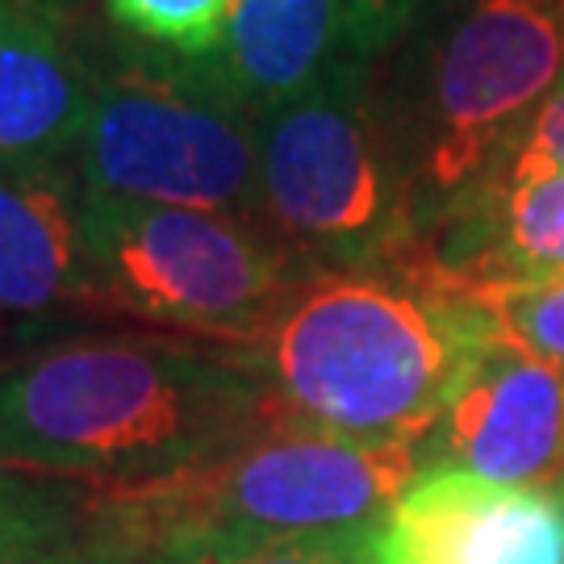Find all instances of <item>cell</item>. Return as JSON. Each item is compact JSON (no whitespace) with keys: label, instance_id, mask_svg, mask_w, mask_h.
Returning a JSON list of instances; mask_svg holds the SVG:
<instances>
[{"label":"cell","instance_id":"4","mask_svg":"<svg viewBox=\"0 0 564 564\" xmlns=\"http://www.w3.org/2000/svg\"><path fill=\"white\" fill-rule=\"evenodd\" d=\"M384 80L410 181L414 230L460 202L519 142L564 80L561 0H444Z\"/></svg>","mask_w":564,"mask_h":564},{"label":"cell","instance_id":"12","mask_svg":"<svg viewBox=\"0 0 564 564\" xmlns=\"http://www.w3.org/2000/svg\"><path fill=\"white\" fill-rule=\"evenodd\" d=\"M356 59L347 0H239L223 46L197 63L230 101L260 118Z\"/></svg>","mask_w":564,"mask_h":564},{"label":"cell","instance_id":"10","mask_svg":"<svg viewBox=\"0 0 564 564\" xmlns=\"http://www.w3.org/2000/svg\"><path fill=\"white\" fill-rule=\"evenodd\" d=\"M101 59L55 0H0V163H72Z\"/></svg>","mask_w":564,"mask_h":564},{"label":"cell","instance_id":"2","mask_svg":"<svg viewBox=\"0 0 564 564\" xmlns=\"http://www.w3.org/2000/svg\"><path fill=\"white\" fill-rule=\"evenodd\" d=\"M281 410L235 351L76 339L0 372V464L101 489L193 473Z\"/></svg>","mask_w":564,"mask_h":564},{"label":"cell","instance_id":"7","mask_svg":"<svg viewBox=\"0 0 564 564\" xmlns=\"http://www.w3.org/2000/svg\"><path fill=\"white\" fill-rule=\"evenodd\" d=\"M84 230L97 305L205 339H256L314 276L263 223L223 209L88 197Z\"/></svg>","mask_w":564,"mask_h":564},{"label":"cell","instance_id":"18","mask_svg":"<svg viewBox=\"0 0 564 564\" xmlns=\"http://www.w3.org/2000/svg\"><path fill=\"white\" fill-rule=\"evenodd\" d=\"M494 172L506 181H531V176L564 172V80L547 93V101L535 109V118L527 121L519 142L510 147V155Z\"/></svg>","mask_w":564,"mask_h":564},{"label":"cell","instance_id":"3","mask_svg":"<svg viewBox=\"0 0 564 564\" xmlns=\"http://www.w3.org/2000/svg\"><path fill=\"white\" fill-rule=\"evenodd\" d=\"M419 473L414 444H364L276 414L260 435L193 473L97 489L84 531L147 561L197 547L364 535Z\"/></svg>","mask_w":564,"mask_h":564},{"label":"cell","instance_id":"15","mask_svg":"<svg viewBox=\"0 0 564 564\" xmlns=\"http://www.w3.org/2000/svg\"><path fill=\"white\" fill-rule=\"evenodd\" d=\"M477 302L489 310L494 326L510 343L540 360L564 368V276L540 284H510L481 293Z\"/></svg>","mask_w":564,"mask_h":564},{"label":"cell","instance_id":"19","mask_svg":"<svg viewBox=\"0 0 564 564\" xmlns=\"http://www.w3.org/2000/svg\"><path fill=\"white\" fill-rule=\"evenodd\" d=\"M25 564H151V561L130 556V552H121V547L105 544L97 535L80 531L72 544L55 547V552H46V556H34V561H25Z\"/></svg>","mask_w":564,"mask_h":564},{"label":"cell","instance_id":"16","mask_svg":"<svg viewBox=\"0 0 564 564\" xmlns=\"http://www.w3.org/2000/svg\"><path fill=\"white\" fill-rule=\"evenodd\" d=\"M368 540H372V531H364V535L276 540V544L251 547H197V552L155 556L151 564H368Z\"/></svg>","mask_w":564,"mask_h":564},{"label":"cell","instance_id":"6","mask_svg":"<svg viewBox=\"0 0 564 564\" xmlns=\"http://www.w3.org/2000/svg\"><path fill=\"white\" fill-rule=\"evenodd\" d=\"M72 163L88 197L223 209L260 223L256 113L230 101L197 59L130 46L101 63Z\"/></svg>","mask_w":564,"mask_h":564},{"label":"cell","instance_id":"8","mask_svg":"<svg viewBox=\"0 0 564 564\" xmlns=\"http://www.w3.org/2000/svg\"><path fill=\"white\" fill-rule=\"evenodd\" d=\"M419 456L423 468H464L498 485L561 489L564 368L494 330L468 360Z\"/></svg>","mask_w":564,"mask_h":564},{"label":"cell","instance_id":"21","mask_svg":"<svg viewBox=\"0 0 564 564\" xmlns=\"http://www.w3.org/2000/svg\"><path fill=\"white\" fill-rule=\"evenodd\" d=\"M561 13H564V0H561Z\"/></svg>","mask_w":564,"mask_h":564},{"label":"cell","instance_id":"11","mask_svg":"<svg viewBox=\"0 0 564 564\" xmlns=\"http://www.w3.org/2000/svg\"><path fill=\"white\" fill-rule=\"evenodd\" d=\"M76 163H0V318L97 302Z\"/></svg>","mask_w":564,"mask_h":564},{"label":"cell","instance_id":"17","mask_svg":"<svg viewBox=\"0 0 564 564\" xmlns=\"http://www.w3.org/2000/svg\"><path fill=\"white\" fill-rule=\"evenodd\" d=\"M440 4L444 0H347L360 59L381 63L384 55H393Z\"/></svg>","mask_w":564,"mask_h":564},{"label":"cell","instance_id":"14","mask_svg":"<svg viewBox=\"0 0 564 564\" xmlns=\"http://www.w3.org/2000/svg\"><path fill=\"white\" fill-rule=\"evenodd\" d=\"M239 0H105L121 34L176 59H205L223 46Z\"/></svg>","mask_w":564,"mask_h":564},{"label":"cell","instance_id":"20","mask_svg":"<svg viewBox=\"0 0 564 564\" xmlns=\"http://www.w3.org/2000/svg\"><path fill=\"white\" fill-rule=\"evenodd\" d=\"M561 498H564V481H561Z\"/></svg>","mask_w":564,"mask_h":564},{"label":"cell","instance_id":"1","mask_svg":"<svg viewBox=\"0 0 564 564\" xmlns=\"http://www.w3.org/2000/svg\"><path fill=\"white\" fill-rule=\"evenodd\" d=\"M494 330L473 289L402 242L372 268L305 276L235 356L297 423L423 447Z\"/></svg>","mask_w":564,"mask_h":564},{"label":"cell","instance_id":"5","mask_svg":"<svg viewBox=\"0 0 564 564\" xmlns=\"http://www.w3.org/2000/svg\"><path fill=\"white\" fill-rule=\"evenodd\" d=\"M260 223L310 268L389 260L414 235V181L381 63H347L256 118Z\"/></svg>","mask_w":564,"mask_h":564},{"label":"cell","instance_id":"13","mask_svg":"<svg viewBox=\"0 0 564 564\" xmlns=\"http://www.w3.org/2000/svg\"><path fill=\"white\" fill-rule=\"evenodd\" d=\"M88 498L76 481L0 464V564H25L72 544L88 519Z\"/></svg>","mask_w":564,"mask_h":564},{"label":"cell","instance_id":"9","mask_svg":"<svg viewBox=\"0 0 564 564\" xmlns=\"http://www.w3.org/2000/svg\"><path fill=\"white\" fill-rule=\"evenodd\" d=\"M368 564H564V498L423 468L377 523Z\"/></svg>","mask_w":564,"mask_h":564}]
</instances>
